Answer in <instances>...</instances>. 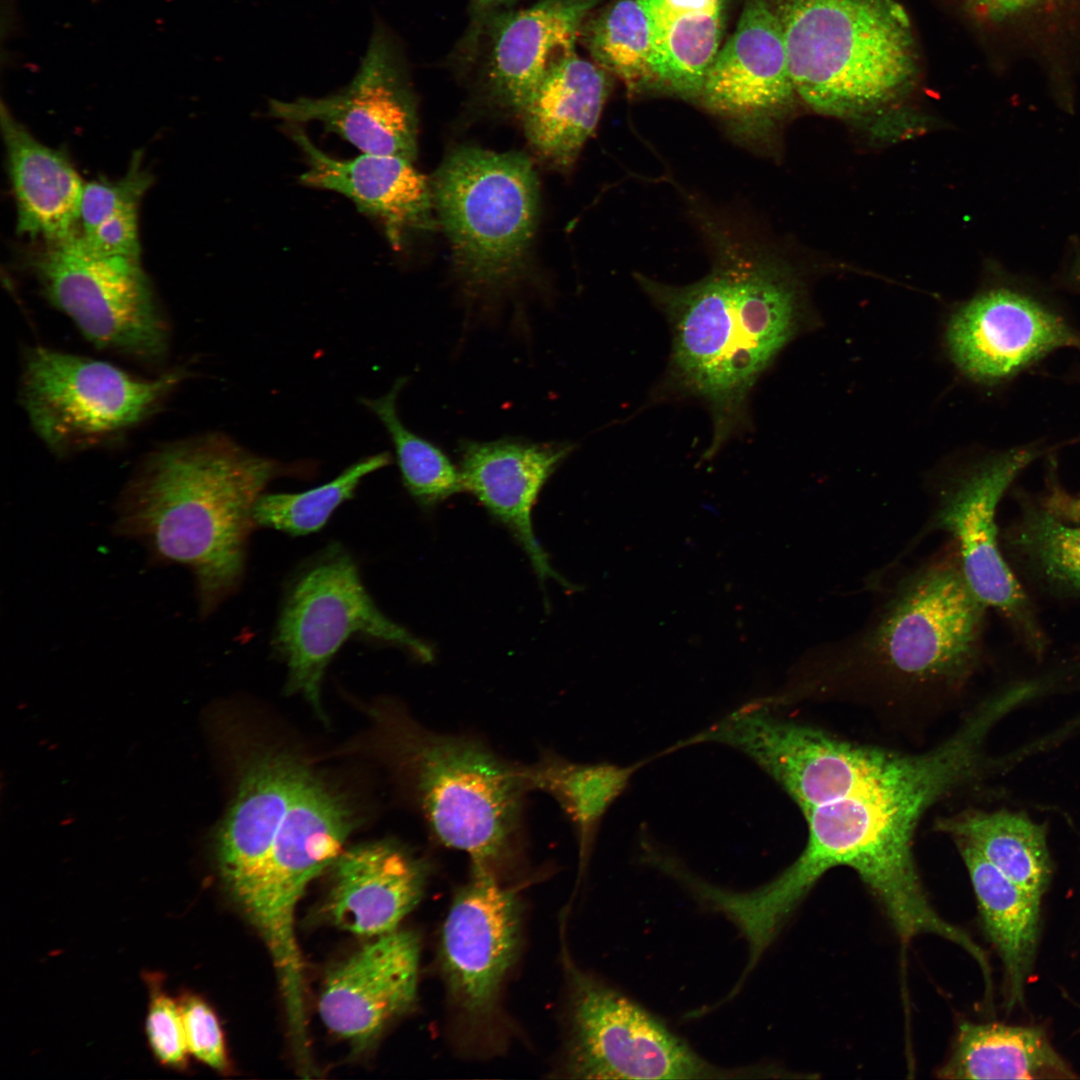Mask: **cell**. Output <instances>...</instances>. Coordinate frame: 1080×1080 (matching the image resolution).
Here are the masks:
<instances>
[{"instance_id":"cell-41","label":"cell","mask_w":1080,"mask_h":1080,"mask_svg":"<svg viewBox=\"0 0 1080 1080\" xmlns=\"http://www.w3.org/2000/svg\"><path fill=\"white\" fill-rule=\"evenodd\" d=\"M518 0H469V23L476 24L488 16L514 8Z\"/></svg>"},{"instance_id":"cell-18","label":"cell","mask_w":1080,"mask_h":1080,"mask_svg":"<svg viewBox=\"0 0 1080 1080\" xmlns=\"http://www.w3.org/2000/svg\"><path fill=\"white\" fill-rule=\"evenodd\" d=\"M1034 456L1031 449H1014L960 477L941 493L928 528L952 537L964 577L979 600L1039 644L1028 599L1001 553L996 524L1001 498Z\"/></svg>"},{"instance_id":"cell-38","label":"cell","mask_w":1080,"mask_h":1080,"mask_svg":"<svg viewBox=\"0 0 1080 1080\" xmlns=\"http://www.w3.org/2000/svg\"><path fill=\"white\" fill-rule=\"evenodd\" d=\"M177 999L189 1054L218 1072H226L228 1054L215 1010L203 997L190 991H183Z\"/></svg>"},{"instance_id":"cell-26","label":"cell","mask_w":1080,"mask_h":1080,"mask_svg":"<svg viewBox=\"0 0 1080 1080\" xmlns=\"http://www.w3.org/2000/svg\"><path fill=\"white\" fill-rule=\"evenodd\" d=\"M0 115L17 231L44 242L75 234L85 185L80 175L64 153L38 141L4 103Z\"/></svg>"},{"instance_id":"cell-28","label":"cell","mask_w":1080,"mask_h":1080,"mask_svg":"<svg viewBox=\"0 0 1080 1080\" xmlns=\"http://www.w3.org/2000/svg\"><path fill=\"white\" fill-rule=\"evenodd\" d=\"M967 868L987 937L1005 969L1009 1001H1022L1039 932L1041 898L1002 873L970 844L954 840Z\"/></svg>"},{"instance_id":"cell-20","label":"cell","mask_w":1080,"mask_h":1080,"mask_svg":"<svg viewBox=\"0 0 1080 1080\" xmlns=\"http://www.w3.org/2000/svg\"><path fill=\"white\" fill-rule=\"evenodd\" d=\"M951 355L968 376L998 381L1063 348L1080 349V334L1034 299L997 288L964 304L951 318Z\"/></svg>"},{"instance_id":"cell-8","label":"cell","mask_w":1080,"mask_h":1080,"mask_svg":"<svg viewBox=\"0 0 1080 1080\" xmlns=\"http://www.w3.org/2000/svg\"><path fill=\"white\" fill-rule=\"evenodd\" d=\"M185 376L173 370L142 378L108 362L36 346L24 358L20 402L38 438L65 455L152 416Z\"/></svg>"},{"instance_id":"cell-16","label":"cell","mask_w":1080,"mask_h":1080,"mask_svg":"<svg viewBox=\"0 0 1080 1080\" xmlns=\"http://www.w3.org/2000/svg\"><path fill=\"white\" fill-rule=\"evenodd\" d=\"M268 108L287 123L319 122L362 153L416 157V110L406 64L398 42L380 23L347 86L320 98L271 99Z\"/></svg>"},{"instance_id":"cell-13","label":"cell","mask_w":1080,"mask_h":1080,"mask_svg":"<svg viewBox=\"0 0 1080 1080\" xmlns=\"http://www.w3.org/2000/svg\"><path fill=\"white\" fill-rule=\"evenodd\" d=\"M521 903L496 872L471 864L442 925L439 963L446 992L470 1028L488 1026L497 1015L503 984L519 956Z\"/></svg>"},{"instance_id":"cell-39","label":"cell","mask_w":1080,"mask_h":1080,"mask_svg":"<svg viewBox=\"0 0 1080 1080\" xmlns=\"http://www.w3.org/2000/svg\"><path fill=\"white\" fill-rule=\"evenodd\" d=\"M979 16L994 22L1052 20L1070 11L1077 0H968Z\"/></svg>"},{"instance_id":"cell-17","label":"cell","mask_w":1080,"mask_h":1080,"mask_svg":"<svg viewBox=\"0 0 1080 1080\" xmlns=\"http://www.w3.org/2000/svg\"><path fill=\"white\" fill-rule=\"evenodd\" d=\"M798 98L770 0H746L698 99L739 140L768 145Z\"/></svg>"},{"instance_id":"cell-27","label":"cell","mask_w":1080,"mask_h":1080,"mask_svg":"<svg viewBox=\"0 0 1080 1080\" xmlns=\"http://www.w3.org/2000/svg\"><path fill=\"white\" fill-rule=\"evenodd\" d=\"M650 30L658 88L698 98L719 52L725 0H638Z\"/></svg>"},{"instance_id":"cell-36","label":"cell","mask_w":1080,"mask_h":1080,"mask_svg":"<svg viewBox=\"0 0 1080 1080\" xmlns=\"http://www.w3.org/2000/svg\"><path fill=\"white\" fill-rule=\"evenodd\" d=\"M1072 525L1042 506L1024 514L1012 545L1056 584L1080 593V523Z\"/></svg>"},{"instance_id":"cell-37","label":"cell","mask_w":1080,"mask_h":1080,"mask_svg":"<svg viewBox=\"0 0 1080 1080\" xmlns=\"http://www.w3.org/2000/svg\"><path fill=\"white\" fill-rule=\"evenodd\" d=\"M144 981L149 994L145 1033L152 1054L162 1066L185 1071L189 1051L178 999L165 990L160 973L146 972Z\"/></svg>"},{"instance_id":"cell-9","label":"cell","mask_w":1080,"mask_h":1080,"mask_svg":"<svg viewBox=\"0 0 1080 1080\" xmlns=\"http://www.w3.org/2000/svg\"><path fill=\"white\" fill-rule=\"evenodd\" d=\"M28 264L48 301L93 345L147 364L166 358L170 328L139 258L96 252L78 231L44 242Z\"/></svg>"},{"instance_id":"cell-33","label":"cell","mask_w":1080,"mask_h":1080,"mask_svg":"<svg viewBox=\"0 0 1080 1080\" xmlns=\"http://www.w3.org/2000/svg\"><path fill=\"white\" fill-rule=\"evenodd\" d=\"M151 184L138 152L120 179L85 184L79 234L87 246L101 254L139 258L138 208Z\"/></svg>"},{"instance_id":"cell-40","label":"cell","mask_w":1080,"mask_h":1080,"mask_svg":"<svg viewBox=\"0 0 1080 1080\" xmlns=\"http://www.w3.org/2000/svg\"><path fill=\"white\" fill-rule=\"evenodd\" d=\"M1043 507L1066 521L1080 523V496L1072 495L1058 486L1051 487Z\"/></svg>"},{"instance_id":"cell-6","label":"cell","mask_w":1080,"mask_h":1080,"mask_svg":"<svg viewBox=\"0 0 1080 1080\" xmlns=\"http://www.w3.org/2000/svg\"><path fill=\"white\" fill-rule=\"evenodd\" d=\"M389 744L434 840L495 872L514 857L529 792L522 765L479 739L437 733L400 715Z\"/></svg>"},{"instance_id":"cell-30","label":"cell","mask_w":1080,"mask_h":1080,"mask_svg":"<svg viewBox=\"0 0 1080 1080\" xmlns=\"http://www.w3.org/2000/svg\"><path fill=\"white\" fill-rule=\"evenodd\" d=\"M635 769L607 762L577 763L553 752H544L535 763L522 765L529 792L551 796L573 826L580 873L587 866L603 816L624 792Z\"/></svg>"},{"instance_id":"cell-4","label":"cell","mask_w":1080,"mask_h":1080,"mask_svg":"<svg viewBox=\"0 0 1080 1080\" xmlns=\"http://www.w3.org/2000/svg\"><path fill=\"white\" fill-rule=\"evenodd\" d=\"M799 99L861 117L904 99L920 73L909 17L896 0H770Z\"/></svg>"},{"instance_id":"cell-21","label":"cell","mask_w":1080,"mask_h":1080,"mask_svg":"<svg viewBox=\"0 0 1080 1080\" xmlns=\"http://www.w3.org/2000/svg\"><path fill=\"white\" fill-rule=\"evenodd\" d=\"M573 448L568 442L515 438L463 440L458 447L463 489L510 531L541 582L553 579L567 589L573 586L550 565L534 533L532 511L543 486Z\"/></svg>"},{"instance_id":"cell-1","label":"cell","mask_w":1080,"mask_h":1080,"mask_svg":"<svg viewBox=\"0 0 1080 1080\" xmlns=\"http://www.w3.org/2000/svg\"><path fill=\"white\" fill-rule=\"evenodd\" d=\"M701 229L712 256L703 278L683 286L637 280L671 329V385L710 408L712 454L745 424L753 386L799 328L802 291L760 239L705 216Z\"/></svg>"},{"instance_id":"cell-15","label":"cell","mask_w":1080,"mask_h":1080,"mask_svg":"<svg viewBox=\"0 0 1080 1080\" xmlns=\"http://www.w3.org/2000/svg\"><path fill=\"white\" fill-rule=\"evenodd\" d=\"M601 0H535L468 25L450 63L494 105L521 113L550 63L576 49Z\"/></svg>"},{"instance_id":"cell-10","label":"cell","mask_w":1080,"mask_h":1080,"mask_svg":"<svg viewBox=\"0 0 1080 1080\" xmlns=\"http://www.w3.org/2000/svg\"><path fill=\"white\" fill-rule=\"evenodd\" d=\"M400 647L429 663L433 649L375 604L351 555L338 544L322 551L288 587L273 635L286 663L287 688L320 707L325 669L352 636Z\"/></svg>"},{"instance_id":"cell-12","label":"cell","mask_w":1080,"mask_h":1080,"mask_svg":"<svg viewBox=\"0 0 1080 1080\" xmlns=\"http://www.w3.org/2000/svg\"><path fill=\"white\" fill-rule=\"evenodd\" d=\"M351 827L345 802L310 773L258 875L235 903L261 935L287 998L305 992L294 925L297 904L312 879L337 859Z\"/></svg>"},{"instance_id":"cell-3","label":"cell","mask_w":1080,"mask_h":1080,"mask_svg":"<svg viewBox=\"0 0 1080 1080\" xmlns=\"http://www.w3.org/2000/svg\"><path fill=\"white\" fill-rule=\"evenodd\" d=\"M981 735L965 724L944 743L928 770L900 783L861 788L803 811L807 843L782 872L805 895L830 869L846 866L859 876L903 941L938 932L943 917L922 886L912 840L926 809L966 780Z\"/></svg>"},{"instance_id":"cell-35","label":"cell","mask_w":1080,"mask_h":1080,"mask_svg":"<svg viewBox=\"0 0 1080 1080\" xmlns=\"http://www.w3.org/2000/svg\"><path fill=\"white\" fill-rule=\"evenodd\" d=\"M388 452L362 458L333 480L304 492L262 494L253 516L257 527L275 529L292 536L320 530L333 512L351 499L367 475L389 465Z\"/></svg>"},{"instance_id":"cell-5","label":"cell","mask_w":1080,"mask_h":1080,"mask_svg":"<svg viewBox=\"0 0 1080 1080\" xmlns=\"http://www.w3.org/2000/svg\"><path fill=\"white\" fill-rule=\"evenodd\" d=\"M985 608L952 543L904 576L860 630L826 649L823 673L903 688L960 685L978 657Z\"/></svg>"},{"instance_id":"cell-14","label":"cell","mask_w":1080,"mask_h":1080,"mask_svg":"<svg viewBox=\"0 0 1080 1080\" xmlns=\"http://www.w3.org/2000/svg\"><path fill=\"white\" fill-rule=\"evenodd\" d=\"M739 748L770 775L801 811L861 788L902 782L918 774L921 754L905 755L843 741L767 711L744 723Z\"/></svg>"},{"instance_id":"cell-25","label":"cell","mask_w":1080,"mask_h":1080,"mask_svg":"<svg viewBox=\"0 0 1080 1080\" xmlns=\"http://www.w3.org/2000/svg\"><path fill=\"white\" fill-rule=\"evenodd\" d=\"M609 90V74L576 49L555 58L520 113L534 151L568 168L596 128Z\"/></svg>"},{"instance_id":"cell-19","label":"cell","mask_w":1080,"mask_h":1080,"mask_svg":"<svg viewBox=\"0 0 1080 1080\" xmlns=\"http://www.w3.org/2000/svg\"><path fill=\"white\" fill-rule=\"evenodd\" d=\"M420 940L397 928L372 937L327 974L319 1015L335 1035L363 1047L415 1004Z\"/></svg>"},{"instance_id":"cell-32","label":"cell","mask_w":1080,"mask_h":1080,"mask_svg":"<svg viewBox=\"0 0 1080 1080\" xmlns=\"http://www.w3.org/2000/svg\"><path fill=\"white\" fill-rule=\"evenodd\" d=\"M579 41L595 64L631 94L658 88L650 30L638 0H613L585 20Z\"/></svg>"},{"instance_id":"cell-23","label":"cell","mask_w":1080,"mask_h":1080,"mask_svg":"<svg viewBox=\"0 0 1080 1080\" xmlns=\"http://www.w3.org/2000/svg\"><path fill=\"white\" fill-rule=\"evenodd\" d=\"M331 867L322 914L342 930L371 938L398 928L420 902L429 875L425 860L390 841L354 846Z\"/></svg>"},{"instance_id":"cell-22","label":"cell","mask_w":1080,"mask_h":1080,"mask_svg":"<svg viewBox=\"0 0 1080 1080\" xmlns=\"http://www.w3.org/2000/svg\"><path fill=\"white\" fill-rule=\"evenodd\" d=\"M288 128L307 164L300 182L350 199L359 211L382 224L395 248L409 232L435 228L431 184L413 161L367 153L338 159L317 147L300 124L288 123Z\"/></svg>"},{"instance_id":"cell-29","label":"cell","mask_w":1080,"mask_h":1080,"mask_svg":"<svg viewBox=\"0 0 1080 1080\" xmlns=\"http://www.w3.org/2000/svg\"><path fill=\"white\" fill-rule=\"evenodd\" d=\"M944 1079L1071 1078L1073 1072L1038 1028L964 1022L938 1069Z\"/></svg>"},{"instance_id":"cell-24","label":"cell","mask_w":1080,"mask_h":1080,"mask_svg":"<svg viewBox=\"0 0 1080 1080\" xmlns=\"http://www.w3.org/2000/svg\"><path fill=\"white\" fill-rule=\"evenodd\" d=\"M309 774L304 765L279 753L256 758L242 774L234 802L214 837L217 870L234 903L258 875Z\"/></svg>"},{"instance_id":"cell-34","label":"cell","mask_w":1080,"mask_h":1080,"mask_svg":"<svg viewBox=\"0 0 1080 1080\" xmlns=\"http://www.w3.org/2000/svg\"><path fill=\"white\" fill-rule=\"evenodd\" d=\"M406 381L398 378L387 394L361 402L386 428L406 490L423 509H431L463 491L462 478L439 447L412 432L399 418L396 402Z\"/></svg>"},{"instance_id":"cell-11","label":"cell","mask_w":1080,"mask_h":1080,"mask_svg":"<svg viewBox=\"0 0 1080 1080\" xmlns=\"http://www.w3.org/2000/svg\"><path fill=\"white\" fill-rule=\"evenodd\" d=\"M564 1071L577 1079L760 1078V1066L727 1069L699 1055L659 1018L566 959Z\"/></svg>"},{"instance_id":"cell-2","label":"cell","mask_w":1080,"mask_h":1080,"mask_svg":"<svg viewBox=\"0 0 1080 1080\" xmlns=\"http://www.w3.org/2000/svg\"><path fill=\"white\" fill-rule=\"evenodd\" d=\"M312 473L257 455L222 433L169 443L137 467L115 508L114 534L134 540L157 564L193 576L201 618L242 583L253 511L265 488L283 476Z\"/></svg>"},{"instance_id":"cell-31","label":"cell","mask_w":1080,"mask_h":1080,"mask_svg":"<svg viewBox=\"0 0 1080 1080\" xmlns=\"http://www.w3.org/2000/svg\"><path fill=\"white\" fill-rule=\"evenodd\" d=\"M938 828L979 851L1013 882L1042 898L1051 862L1045 826L1022 813L966 811L942 818Z\"/></svg>"},{"instance_id":"cell-7","label":"cell","mask_w":1080,"mask_h":1080,"mask_svg":"<svg viewBox=\"0 0 1080 1080\" xmlns=\"http://www.w3.org/2000/svg\"><path fill=\"white\" fill-rule=\"evenodd\" d=\"M437 219L473 293H497L521 275L536 227L538 183L519 152L461 147L432 178Z\"/></svg>"}]
</instances>
